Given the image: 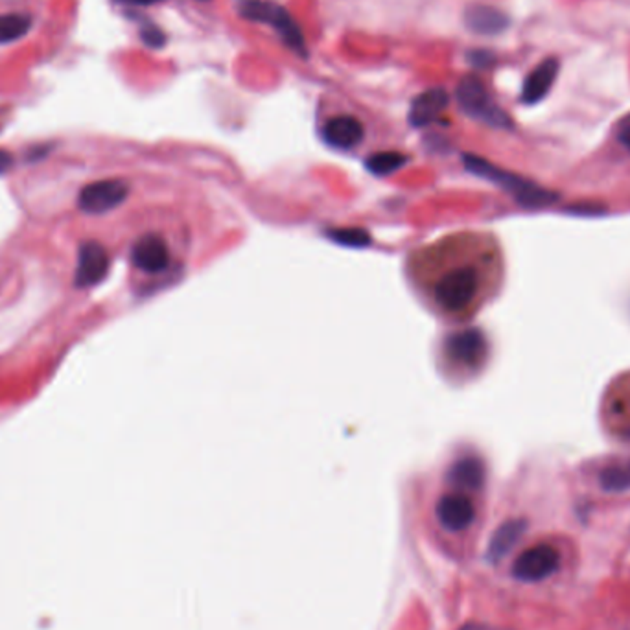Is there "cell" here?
Returning <instances> with one entry per match:
<instances>
[{
    "instance_id": "cell-1",
    "label": "cell",
    "mask_w": 630,
    "mask_h": 630,
    "mask_svg": "<svg viewBox=\"0 0 630 630\" xmlns=\"http://www.w3.org/2000/svg\"><path fill=\"white\" fill-rule=\"evenodd\" d=\"M465 164L470 172H474L475 175H482L489 181L503 187L505 190H508L511 194H515L517 201L525 206V208H544L553 205L559 199V194L540 189L538 185L527 181V179H522L515 173H508L483 159L474 157V155H465Z\"/></svg>"
},
{
    "instance_id": "cell-2",
    "label": "cell",
    "mask_w": 630,
    "mask_h": 630,
    "mask_svg": "<svg viewBox=\"0 0 630 630\" xmlns=\"http://www.w3.org/2000/svg\"><path fill=\"white\" fill-rule=\"evenodd\" d=\"M435 305L446 314H463L477 298L479 275L474 267L461 265L449 269L432 286Z\"/></svg>"
},
{
    "instance_id": "cell-3",
    "label": "cell",
    "mask_w": 630,
    "mask_h": 630,
    "mask_svg": "<svg viewBox=\"0 0 630 630\" xmlns=\"http://www.w3.org/2000/svg\"><path fill=\"white\" fill-rule=\"evenodd\" d=\"M238 12L244 19L262 22V24H272L277 29V34L282 38V41L291 50L307 55V43H305L303 29L284 8L273 3H265V0H239Z\"/></svg>"
},
{
    "instance_id": "cell-4",
    "label": "cell",
    "mask_w": 630,
    "mask_h": 630,
    "mask_svg": "<svg viewBox=\"0 0 630 630\" xmlns=\"http://www.w3.org/2000/svg\"><path fill=\"white\" fill-rule=\"evenodd\" d=\"M458 100L466 114H470L475 120H482V122L500 128V130H508L513 128L511 118L508 114L494 104L491 98L485 83L475 78V76H465L459 85H458Z\"/></svg>"
},
{
    "instance_id": "cell-5",
    "label": "cell",
    "mask_w": 630,
    "mask_h": 630,
    "mask_svg": "<svg viewBox=\"0 0 630 630\" xmlns=\"http://www.w3.org/2000/svg\"><path fill=\"white\" fill-rule=\"evenodd\" d=\"M560 559L555 548L538 544L525 550L513 564V575L522 583H540L550 579L559 569Z\"/></svg>"
},
{
    "instance_id": "cell-6",
    "label": "cell",
    "mask_w": 630,
    "mask_h": 630,
    "mask_svg": "<svg viewBox=\"0 0 630 630\" xmlns=\"http://www.w3.org/2000/svg\"><path fill=\"white\" fill-rule=\"evenodd\" d=\"M444 350L449 362L466 369H475L479 364H483L487 356V341L479 330L468 328L449 334L444 341Z\"/></svg>"
},
{
    "instance_id": "cell-7",
    "label": "cell",
    "mask_w": 630,
    "mask_h": 630,
    "mask_svg": "<svg viewBox=\"0 0 630 630\" xmlns=\"http://www.w3.org/2000/svg\"><path fill=\"white\" fill-rule=\"evenodd\" d=\"M130 194L128 183L120 179H107V181H98L88 185L81 190L78 205L83 213L88 214H102L116 208Z\"/></svg>"
},
{
    "instance_id": "cell-8",
    "label": "cell",
    "mask_w": 630,
    "mask_h": 630,
    "mask_svg": "<svg viewBox=\"0 0 630 630\" xmlns=\"http://www.w3.org/2000/svg\"><path fill=\"white\" fill-rule=\"evenodd\" d=\"M109 272V255L104 246L98 242H87L80 248L78 253V269H76V286L91 288L105 279Z\"/></svg>"
},
{
    "instance_id": "cell-9",
    "label": "cell",
    "mask_w": 630,
    "mask_h": 630,
    "mask_svg": "<svg viewBox=\"0 0 630 630\" xmlns=\"http://www.w3.org/2000/svg\"><path fill=\"white\" fill-rule=\"evenodd\" d=\"M131 262L144 273H161L170 264V253L164 238L159 234H144L131 249Z\"/></svg>"
},
{
    "instance_id": "cell-10",
    "label": "cell",
    "mask_w": 630,
    "mask_h": 630,
    "mask_svg": "<svg viewBox=\"0 0 630 630\" xmlns=\"http://www.w3.org/2000/svg\"><path fill=\"white\" fill-rule=\"evenodd\" d=\"M435 515L439 524L452 533L465 531L472 525L475 518L474 503L463 494H448L442 496L435 507Z\"/></svg>"
},
{
    "instance_id": "cell-11",
    "label": "cell",
    "mask_w": 630,
    "mask_h": 630,
    "mask_svg": "<svg viewBox=\"0 0 630 630\" xmlns=\"http://www.w3.org/2000/svg\"><path fill=\"white\" fill-rule=\"evenodd\" d=\"M559 69H560V63L555 57H548L542 63L536 65L524 81L522 102L533 105V104H538L540 100H544L550 95L551 87L559 76Z\"/></svg>"
},
{
    "instance_id": "cell-12",
    "label": "cell",
    "mask_w": 630,
    "mask_h": 630,
    "mask_svg": "<svg viewBox=\"0 0 630 630\" xmlns=\"http://www.w3.org/2000/svg\"><path fill=\"white\" fill-rule=\"evenodd\" d=\"M465 22L474 34L498 36L508 26V17L498 8L487 4H474L465 12Z\"/></svg>"
},
{
    "instance_id": "cell-13",
    "label": "cell",
    "mask_w": 630,
    "mask_h": 630,
    "mask_svg": "<svg viewBox=\"0 0 630 630\" xmlns=\"http://www.w3.org/2000/svg\"><path fill=\"white\" fill-rule=\"evenodd\" d=\"M323 137L330 146L349 149L354 147L357 142H362L364 126L354 116H336L324 124Z\"/></svg>"
},
{
    "instance_id": "cell-14",
    "label": "cell",
    "mask_w": 630,
    "mask_h": 630,
    "mask_svg": "<svg viewBox=\"0 0 630 630\" xmlns=\"http://www.w3.org/2000/svg\"><path fill=\"white\" fill-rule=\"evenodd\" d=\"M448 105V93L444 88H430V91L418 95L409 111V122L415 128L428 126L430 122L446 109Z\"/></svg>"
},
{
    "instance_id": "cell-15",
    "label": "cell",
    "mask_w": 630,
    "mask_h": 630,
    "mask_svg": "<svg viewBox=\"0 0 630 630\" xmlns=\"http://www.w3.org/2000/svg\"><path fill=\"white\" fill-rule=\"evenodd\" d=\"M527 529L525 520H508L501 524L496 533L491 538V544L487 550V559L489 562H500L505 559V555L511 553V550L520 542V538L524 536Z\"/></svg>"
},
{
    "instance_id": "cell-16",
    "label": "cell",
    "mask_w": 630,
    "mask_h": 630,
    "mask_svg": "<svg viewBox=\"0 0 630 630\" xmlns=\"http://www.w3.org/2000/svg\"><path fill=\"white\" fill-rule=\"evenodd\" d=\"M485 466L477 458H463L448 470V483L461 491H477L483 487Z\"/></svg>"
},
{
    "instance_id": "cell-17",
    "label": "cell",
    "mask_w": 630,
    "mask_h": 630,
    "mask_svg": "<svg viewBox=\"0 0 630 630\" xmlns=\"http://www.w3.org/2000/svg\"><path fill=\"white\" fill-rule=\"evenodd\" d=\"M599 485L605 492L619 494L630 491V465L609 466L599 475Z\"/></svg>"
},
{
    "instance_id": "cell-18",
    "label": "cell",
    "mask_w": 630,
    "mask_h": 630,
    "mask_svg": "<svg viewBox=\"0 0 630 630\" xmlns=\"http://www.w3.org/2000/svg\"><path fill=\"white\" fill-rule=\"evenodd\" d=\"M32 21L26 15L21 13H10V15H0V45L17 41L28 34Z\"/></svg>"
},
{
    "instance_id": "cell-19",
    "label": "cell",
    "mask_w": 630,
    "mask_h": 630,
    "mask_svg": "<svg viewBox=\"0 0 630 630\" xmlns=\"http://www.w3.org/2000/svg\"><path fill=\"white\" fill-rule=\"evenodd\" d=\"M406 163H407V157L399 154V152H383V154L371 155L367 159L365 166H367L369 172H373L376 175H387V173L399 170Z\"/></svg>"
},
{
    "instance_id": "cell-20",
    "label": "cell",
    "mask_w": 630,
    "mask_h": 630,
    "mask_svg": "<svg viewBox=\"0 0 630 630\" xmlns=\"http://www.w3.org/2000/svg\"><path fill=\"white\" fill-rule=\"evenodd\" d=\"M328 236L332 238L334 242L341 246H350V248H364V246H369L371 242L369 234L362 229H340V231L328 232Z\"/></svg>"
},
{
    "instance_id": "cell-21",
    "label": "cell",
    "mask_w": 630,
    "mask_h": 630,
    "mask_svg": "<svg viewBox=\"0 0 630 630\" xmlns=\"http://www.w3.org/2000/svg\"><path fill=\"white\" fill-rule=\"evenodd\" d=\"M142 39H144V43L149 45V46H163V43H164V36L159 32L157 28H147V29H144V32H142Z\"/></svg>"
},
{
    "instance_id": "cell-22",
    "label": "cell",
    "mask_w": 630,
    "mask_h": 630,
    "mask_svg": "<svg viewBox=\"0 0 630 630\" xmlns=\"http://www.w3.org/2000/svg\"><path fill=\"white\" fill-rule=\"evenodd\" d=\"M470 62L475 67H485L487 63L492 62V54H489V52H472L470 54Z\"/></svg>"
},
{
    "instance_id": "cell-23",
    "label": "cell",
    "mask_w": 630,
    "mask_h": 630,
    "mask_svg": "<svg viewBox=\"0 0 630 630\" xmlns=\"http://www.w3.org/2000/svg\"><path fill=\"white\" fill-rule=\"evenodd\" d=\"M459 630H513V628H505V626L489 625V623H468V625L461 626Z\"/></svg>"
},
{
    "instance_id": "cell-24",
    "label": "cell",
    "mask_w": 630,
    "mask_h": 630,
    "mask_svg": "<svg viewBox=\"0 0 630 630\" xmlns=\"http://www.w3.org/2000/svg\"><path fill=\"white\" fill-rule=\"evenodd\" d=\"M619 142L630 152V124L626 122H619V133H617Z\"/></svg>"
},
{
    "instance_id": "cell-25",
    "label": "cell",
    "mask_w": 630,
    "mask_h": 630,
    "mask_svg": "<svg viewBox=\"0 0 630 630\" xmlns=\"http://www.w3.org/2000/svg\"><path fill=\"white\" fill-rule=\"evenodd\" d=\"M118 3L131 4V6H152V4L163 3V0H118Z\"/></svg>"
},
{
    "instance_id": "cell-26",
    "label": "cell",
    "mask_w": 630,
    "mask_h": 630,
    "mask_svg": "<svg viewBox=\"0 0 630 630\" xmlns=\"http://www.w3.org/2000/svg\"><path fill=\"white\" fill-rule=\"evenodd\" d=\"M12 164V157L6 152H0V173L6 172Z\"/></svg>"
},
{
    "instance_id": "cell-27",
    "label": "cell",
    "mask_w": 630,
    "mask_h": 630,
    "mask_svg": "<svg viewBox=\"0 0 630 630\" xmlns=\"http://www.w3.org/2000/svg\"><path fill=\"white\" fill-rule=\"evenodd\" d=\"M621 122H626V124H630V114H626L623 120H621Z\"/></svg>"
}]
</instances>
